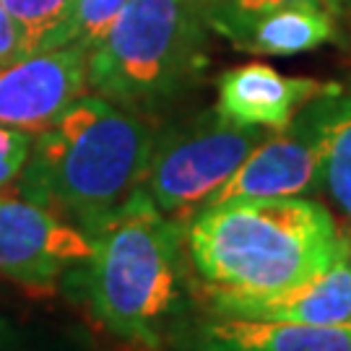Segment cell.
Returning a JSON list of instances; mask_svg holds the SVG:
<instances>
[{"label":"cell","instance_id":"6da1fadb","mask_svg":"<svg viewBox=\"0 0 351 351\" xmlns=\"http://www.w3.org/2000/svg\"><path fill=\"white\" fill-rule=\"evenodd\" d=\"M91 252L65 278L110 336L138 351H162L188 317L185 224L138 188L86 232Z\"/></svg>","mask_w":351,"mask_h":351},{"label":"cell","instance_id":"7a4b0ae2","mask_svg":"<svg viewBox=\"0 0 351 351\" xmlns=\"http://www.w3.org/2000/svg\"><path fill=\"white\" fill-rule=\"evenodd\" d=\"M343 237L310 198H234L203 206L185 224V250L203 291L263 297L320 274Z\"/></svg>","mask_w":351,"mask_h":351},{"label":"cell","instance_id":"3957f363","mask_svg":"<svg viewBox=\"0 0 351 351\" xmlns=\"http://www.w3.org/2000/svg\"><path fill=\"white\" fill-rule=\"evenodd\" d=\"M154 133L136 110L84 94L34 136L21 195L88 232L143 188Z\"/></svg>","mask_w":351,"mask_h":351},{"label":"cell","instance_id":"277c9868","mask_svg":"<svg viewBox=\"0 0 351 351\" xmlns=\"http://www.w3.org/2000/svg\"><path fill=\"white\" fill-rule=\"evenodd\" d=\"M208 21L193 0H128L88 50V86L128 110L180 97L208 63Z\"/></svg>","mask_w":351,"mask_h":351},{"label":"cell","instance_id":"5b68a950","mask_svg":"<svg viewBox=\"0 0 351 351\" xmlns=\"http://www.w3.org/2000/svg\"><path fill=\"white\" fill-rule=\"evenodd\" d=\"M271 133L216 110L195 114L154 138L143 190L159 211L188 224Z\"/></svg>","mask_w":351,"mask_h":351},{"label":"cell","instance_id":"8992f818","mask_svg":"<svg viewBox=\"0 0 351 351\" xmlns=\"http://www.w3.org/2000/svg\"><path fill=\"white\" fill-rule=\"evenodd\" d=\"M88 252V234L68 219L29 198H0V278L52 294Z\"/></svg>","mask_w":351,"mask_h":351},{"label":"cell","instance_id":"52a82bcc","mask_svg":"<svg viewBox=\"0 0 351 351\" xmlns=\"http://www.w3.org/2000/svg\"><path fill=\"white\" fill-rule=\"evenodd\" d=\"M328 88L307 101L289 125L274 130L206 206L234 198H304L320 190Z\"/></svg>","mask_w":351,"mask_h":351},{"label":"cell","instance_id":"ba28073f","mask_svg":"<svg viewBox=\"0 0 351 351\" xmlns=\"http://www.w3.org/2000/svg\"><path fill=\"white\" fill-rule=\"evenodd\" d=\"M88 88V50L63 45L0 68V125L32 136L50 128Z\"/></svg>","mask_w":351,"mask_h":351},{"label":"cell","instance_id":"9c48e42d","mask_svg":"<svg viewBox=\"0 0 351 351\" xmlns=\"http://www.w3.org/2000/svg\"><path fill=\"white\" fill-rule=\"evenodd\" d=\"M203 302L208 313L216 315L268 317L310 326H351V234L343 237L339 255L320 274L297 287L263 297L206 291Z\"/></svg>","mask_w":351,"mask_h":351},{"label":"cell","instance_id":"30bf717a","mask_svg":"<svg viewBox=\"0 0 351 351\" xmlns=\"http://www.w3.org/2000/svg\"><path fill=\"white\" fill-rule=\"evenodd\" d=\"M169 343L177 351H351V326L208 313L185 320Z\"/></svg>","mask_w":351,"mask_h":351},{"label":"cell","instance_id":"8fae6325","mask_svg":"<svg viewBox=\"0 0 351 351\" xmlns=\"http://www.w3.org/2000/svg\"><path fill=\"white\" fill-rule=\"evenodd\" d=\"M330 84L281 75L271 65L250 63L221 73L216 112L239 125L281 130L291 117Z\"/></svg>","mask_w":351,"mask_h":351},{"label":"cell","instance_id":"7c38bea8","mask_svg":"<svg viewBox=\"0 0 351 351\" xmlns=\"http://www.w3.org/2000/svg\"><path fill=\"white\" fill-rule=\"evenodd\" d=\"M339 37V16L320 5L297 3L255 19L232 45L252 55H294Z\"/></svg>","mask_w":351,"mask_h":351},{"label":"cell","instance_id":"4fadbf2b","mask_svg":"<svg viewBox=\"0 0 351 351\" xmlns=\"http://www.w3.org/2000/svg\"><path fill=\"white\" fill-rule=\"evenodd\" d=\"M320 188L351 221V88H328L323 114Z\"/></svg>","mask_w":351,"mask_h":351},{"label":"cell","instance_id":"5bb4252c","mask_svg":"<svg viewBox=\"0 0 351 351\" xmlns=\"http://www.w3.org/2000/svg\"><path fill=\"white\" fill-rule=\"evenodd\" d=\"M78 0H3L19 26L24 55L73 42V13Z\"/></svg>","mask_w":351,"mask_h":351},{"label":"cell","instance_id":"9a60e30c","mask_svg":"<svg viewBox=\"0 0 351 351\" xmlns=\"http://www.w3.org/2000/svg\"><path fill=\"white\" fill-rule=\"evenodd\" d=\"M297 3H310V5H320L326 11L343 16V5L339 0H219L216 5H211L206 11V21L208 29L219 32L221 37H226L229 42L237 39L247 26L261 19L265 13L284 8V5H297Z\"/></svg>","mask_w":351,"mask_h":351},{"label":"cell","instance_id":"2e32d148","mask_svg":"<svg viewBox=\"0 0 351 351\" xmlns=\"http://www.w3.org/2000/svg\"><path fill=\"white\" fill-rule=\"evenodd\" d=\"M128 0H78L73 13V42L81 47H97L110 26L117 21V16L123 13Z\"/></svg>","mask_w":351,"mask_h":351},{"label":"cell","instance_id":"e0dca14e","mask_svg":"<svg viewBox=\"0 0 351 351\" xmlns=\"http://www.w3.org/2000/svg\"><path fill=\"white\" fill-rule=\"evenodd\" d=\"M32 143H34L32 133L0 125V190H5L21 177L32 154Z\"/></svg>","mask_w":351,"mask_h":351},{"label":"cell","instance_id":"ac0fdd59","mask_svg":"<svg viewBox=\"0 0 351 351\" xmlns=\"http://www.w3.org/2000/svg\"><path fill=\"white\" fill-rule=\"evenodd\" d=\"M24 58V45H21V34L19 26L11 19L8 8L0 0V68L11 65L13 60Z\"/></svg>","mask_w":351,"mask_h":351},{"label":"cell","instance_id":"d6986e66","mask_svg":"<svg viewBox=\"0 0 351 351\" xmlns=\"http://www.w3.org/2000/svg\"><path fill=\"white\" fill-rule=\"evenodd\" d=\"M0 351H29V341L21 328L0 315Z\"/></svg>","mask_w":351,"mask_h":351},{"label":"cell","instance_id":"ffe728a7","mask_svg":"<svg viewBox=\"0 0 351 351\" xmlns=\"http://www.w3.org/2000/svg\"><path fill=\"white\" fill-rule=\"evenodd\" d=\"M193 3H198V5H201L203 11H208V8H211V5H216L219 0H193Z\"/></svg>","mask_w":351,"mask_h":351},{"label":"cell","instance_id":"44dd1931","mask_svg":"<svg viewBox=\"0 0 351 351\" xmlns=\"http://www.w3.org/2000/svg\"><path fill=\"white\" fill-rule=\"evenodd\" d=\"M339 3H341V5H343V13L351 11V0H339Z\"/></svg>","mask_w":351,"mask_h":351}]
</instances>
